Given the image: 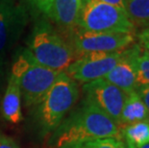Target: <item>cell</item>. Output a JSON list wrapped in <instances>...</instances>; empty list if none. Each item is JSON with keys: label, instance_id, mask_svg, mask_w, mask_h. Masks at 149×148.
I'll return each mask as SVG.
<instances>
[{"label": "cell", "instance_id": "e0dca14e", "mask_svg": "<svg viewBox=\"0 0 149 148\" xmlns=\"http://www.w3.org/2000/svg\"><path fill=\"white\" fill-rule=\"evenodd\" d=\"M135 69L137 85L139 87H149V55L139 46L135 56Z\"/></svg>", "mask_w": 149, "mask_h": 148}, {"label": "cell", "instance_id": "603a6c76", "mask_svg": "<svg viewBox=\"0 0 149 148\" xmlns=\"http://www.w3.org/2000/svg\"><path fill=\"white\" fill-rule=\"evenodd\" d=\"M3 65H4V63L0 62V90H1L3 76H4V72H3Z\"/></svg>", "mask_w": 149, "mask_h": 148}, {"label": "cell", "instance_id": "7c38bea8", "mask_svg": "<svg viewBox=\"0 0 149 148\" xmlns=\"http://www.w3.org/2000/svg\"><path fill=\"white\" fill-rule=\"evenodd\" d=\"M21 91L17 77L10 74L7 88L1 100V115L5 121L11 124H19L22 121Z\"/></svg>", "mask_w": 149, "mask_h": 148}, {"label": "cell", "instance_id": "44dd1931", "mask_svg": "<svg viewBox=\"0 0 149 148\" xmlns=\"http://www.w3.org/2000/svg\"><path fill=\"white\" fill-rule=\"evenodd\" d=\"M136 91L143 101L144 105L146 106L149 112V87H139Z\"/></svg>", "mask_w": 149, "mask_h": 148}, {"label": "cell", "instance_id": "9c48e42d", "mask_svg": "<svg viewBox=\"0 0 149 148\" xmlns=\"http://www.w3.org/2000/svg\"><path fill=\"white\" fill-rule=\"evenodd\" d=\"M83 100L96 106L119 125L120 115L124 106L126 94L104 78L84 84Z\"/></svg>", "mask_w": 149, "mask_h": 148}, {"label": "cell", "instance_id": "7a4b0ae2", "mask_svg": "<svg viewBox=\"0 0 149 148\" xmlns=\"http://www.w3.org/2000/svg\"><path fill=\"white\" fill-rule=\"evenodd\" d=\"M78 83L65 71L61 72L35 109V119L42 136L53 133L77 103Z\"/></svg>", "mask_w": 149, "mask_h": 148}, {"label": "cell", "instance_id": "5bb4252c", "mask_svg": "<svg viewBox=\"0 0 149 148\" xmlns=\"http://www.w3.org/2000/svg\"><path fill=\"white\" fill-rule=\"evenodd\" d=\"M122 140L130 141L135 147L149 142V122L141 121L120 127Z\"/></svg>", "mask_w": 149, "mask_h": 148}, {"label": "cell", "instance_id": "6da1fadb", "mask_svg": "<svg viewBox=\"0 0 149 148\" xmlns=\"http://www.w3.org/2000/svg\"><path fill=\"white\" fill-rule=\"evenodd\" d=\"M106 138L122 140L119 125L96 106L83 100L52 133L51 142L60 148L76 141Z\"/></svg>", "mask_w": 149, "mask_h": 148}, {"label": "cell", "instance_id": "9a60e30c", "mask_svg": "<svg viewBox=\"0 0 149 148\" xmlns=\"http://www.w3.org/2000/svg\"><path fill=\"white\" fill-rule=\"evenodd\" d=\"M126 12L134 25H149V0H124Z\"/></svg>", "mask_w": 149, "mask_h": 148}, {"label": "cell", "instance_id": "8992f818", "mask_svg": "<svg viewBox=\"0 0 149 148\" xmlns=\"http://www.w3.org/2000/svg\"><path fill=\"white\" fill-rule=\"evenodd\" d=\"M77 58L94 52H115L128 48L135 42L134 33H93L79 28L65 32Z\"/></svg>", "mask_w": 149, "mask_h": 148}, {"label": "cell", "instance_id": "2e32d148", "mask_svg": "<svg viewBox=\"0 0 149 148\" xmlns=\"http://www.w3.org/2000/svg\"><path fill=\"white\" fill-rule=\"evenodd\" d=\"M60 148H123V140L115 138H96L68 143Z\"/></svg>", "mask_w": 149, "mask_h": 148}, {"label": "cell", "instance_id": "ffe728a7", "mask_svg": "<svg viewBox=\"0 0 149 148\" xmlns=\"http://www.w3.org/2000/svg\"><path fill=\"white\" fill-rule=\"evenodd\" d=\"M0 148H20L14 138L0 134Z\"/></svg>", "mask_w": 149, "mask_h": 148}, {"label": "cell", "instance_id": "52a82bcc", "mask_svg": "<svg viewBox=\"0 0 149 148\" xmlns=\"http://www.w3.org/2000/svg\"><path fill=\"white\" fill-rule=\"evenodd\" d=\"M124 50L84 54L76 59L65 72L77 83L83 85L102 79L116 67Z\"/></svg>", "mask_w": 149, "mask_h": 148}, {"label": "cell", "instance_id": "4fadbf2b", "mask_svg": "<svg viewBox=\"0 0 149 148\" xmlns=\"http://www.w3.org/2000/svg\"><path fill=\"white\" fill-rule=\"evenodd\" d=\"M149 122V112L137 91L127 94L119 119V127L136 122Z\"/></svg>", "mask_w": 149, "mask_h": 148}, {"label": "cell", "instance_id": "30bf717a", "mask_svg": "<svg viewBox=\"0 0 149 148\" xmlns=\"http://www.w3.org/2000/svg\"><path fill=\"white\" fill-rule=\"evenodd\" d=\"M139 49V44H133L126 48L116 67L104 77L106 81L115 85L126 94L134 92L138 89L134 60Z\"/></svg>", "mask_w": 149, "mask_h": 148}, {"label": "cell", "instance_id": "ba28073f", "mask_svg": "<svg viewBox=\"0 0 149 148\" xmlns=\"http://www.w3.org/2000/svg\"><path fill=\"white\" fill-rule=\"evenodd\" d=\"M27 19L26 10L17 0H0V62L20 38Z\"/></svg>", "mask_w": 149, "mask_h": 148}, {"label": "cell", "instance_id": "8fae6325", "mask_svg": "<svg viewBox=\"0 0 149 148\" xmlns=\"http://www.w3.org/2000/svg\"><path fill=\"white\" fill-rule=\"evenodd\" d=\"M84 0H54L47 15L65 32L77 28Z\"/></svg>", "mask_w": 149, "mask_h": 148}, {"label": "cell", "instance_id": "d4e9b609", "mask_svg": "<svg viewBox=\"0 0 149 148\" xmlns=\"http://www.w3.org/2000/svg\"><path fill=\"white\" fill-rule=\"evenodd\" d=\"M135 148H149V142L148 143H145V144H142V145H141V146L135 147Z\"/></svg>", "mask_w": 149, "mask_h": 148}, {"label": "cell", "instance_id": "5b68a950", "mask_svg": "<svg viewBox=\"0 0 149 148\" xmlns=\"http://www.w3.org/2000/svg\"><path fill=\"white\" fill-rule=\"evenodd\" d=\"M77 28L93 33H134L136 26L127 13L98 0H84Z\"/></svg>", "mask_w": 149, "mask_h": 148}, {"label": "cell", "instance_id": "d6986e66", "mask_svg": "<svg viewBox=\"0 0 149 148\" xmlns=\"http://www.w3.org/2000/svg\"><path fill=\"white\" fill-rule=\"evenodd\" d=\"M139 40V46L146 54L149 55V25L144 27L139 34L138 35Z\"/></svg>", "mask_w": 149, "mask_h": 148}, {"label": "cell", "instance_id": "ac0fdd59", "mask_svg": "<svg viewBox=\"0 0 149 148\" xmlns=\"http://www.w3.org/2000/svg\"><path fill=\"white\" fill-rule=\"evenodd\" d=\"M54 0H26L28 5L35 11L45 15L47 17Z\"/></svg>", "mask_w": 149, "mask_h": 148}, {"label": "cell", "instance_id": "cb8c5ba5", "mask_svg": "<svg viewBox=\"0 0 149 148\" xmlns=\"http://www.w3.org/2000/svg\"><path fill=\"white\" fill-rule=\"evenodd\" d=\"M123 148H135V146L130 141L123 140Z\"/></svg>", "mask_w": 149, "mask_h": 148}, {"label": "cell", "instance_id": "277c9868", "mask_svg": "<svg viewBox=\"0 0 149 148\" xmlns=\"http://www.w3.org/2000/svg\"><path fill=\"white\" fill-rule=\"evenodd\" d=\"M11 73L17 77L25 106L34 108L43 98L61 72L39 64L25 48L13 63Z\"/></svg>", "mask_w": 149, "mask_h": 148}, {"label": "cell", "instance_id": "7402d4cb", "mask_svg": "<svg viewBox=\"0 0 149 148\" xmlns=\"http://www.w3.org/2000/svg\"><path fill=\"white\" fill-rule=\"evenodd\" d=\"M98 1H101V2H104V3H108V4L113 5V6H116V7H118L119 9H121V10L126 12L124 0H98ZM126 13H127V12H126Z\"/></svg>", "mask_w": 149, "mask_h": 148}, {"label": "cell", "instance_id": "3957f363", "mask_svg": "<svg viewBox=\"0 0 149 148\" xmlns=\"http://www.w3.org/2000/svg\"><path fill=\"white\" fill-rule=\"evenodd\" d=\"M43 67L63 72L77 59V55L65 36L57 32L46 20L35 24L26 48Z\"/></svg>", "mask_w": 149, "mask_h": 148}]
</instances>
